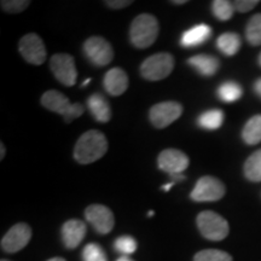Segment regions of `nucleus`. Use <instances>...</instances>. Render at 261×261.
Returning a JSON list of instances; mask_svg holds the SVG:
<instances>
[{
  "label": "nucleus",
  "mask_w": 261,
  "mask_h": 261,
  "mask_svg": "<svg viewBox=\"0 0 261 261\" xmlns=\"http://www.w3.org/2000/svg\"><path fill=\"white\" fill-rule=\"evenodd\" d=\"M108 150L107 137L98 129L85 132L76 142L74 158L81 165H89L102 159Z\"/></svg>",
  "instance_id": "nucleus-1"
},
{
  "label": "nucleus",
  "mask_w": 261,
  "mask_h": 261,
  "mask_svg": "<svg viewBox=\"0 0 261 261\" xmlns=\"http://www.w3.org/2000/svg\"><path fill=\"white\" fill-rule=\"evenodd\" d=\"M160 32L159 21L155 16L142 14L133 19L129 28V40L138 48L151 46Z\"/></svg>",
  "instance_id": "nucleus-2"
},
{
  "label": "nucleus",
  "mask_w": 261,
  "mask_h": 261,
  "mask_svg": "<svg viewBox=\"0 0 261 261\" xmlns=\"http://www.w3.org/2000/svg\"><path fill=\"white\" fill-rule=\"evenodd\" d=\"M174 69V58L168 52H160L146 58L140 65V74L149 81H160L169 76Z\"/></svg>",
  "instance_id": "nucleus-3"
},
{
  "label": "nucleus",
  "mask_w": 261,
  "mask_h": 261,
  "mask_svg": "<svg viewBox=\"0 0 261 261\" xmlns=\"http://www.w3.org/2000/svg\"><path fill=\"white\" fill-rule=\"evenodd\" d=\"M197 226L202 236L210 241H223L230 232L227 221L212 211H204L197 215Z\"/></svg>",
  "instance_id": "nucleus-4"
},
{
  "label": "nucleus",
  "mask_w": 261,
  "mask_h": 261,
  "mask_svg": "<svg viewBox=\"0 0 261 261\" xmlns=\"http://www.w3.org/2000/svg\"><path fill=\"white\" fill-rule=\"evenodd\" d=\"M225 185L218 178L202 177L192 189L190 197L195 202H214L219 201L225 195Z\"/></svg>",
  "instance_id": "nucleus-5"
},
{
  "label": "nucleus",
  "mask_w": 261,
  "mask_h": 261,
  "mask_svg": "<svg viewBox=\"0 0 261 261\" xmlns=\"http://www.w3.org/2000/svg\"><path fill=\"white\" fill-rule=\"evenodd\" d=\"M50 68L55 77L64 86H73L76 83L77 70L74 58L68 54H56L51 57Z\"/></svg>",
  "instance_id": "nucleus-6"
},
{
  "label": "nucleus",
  "mask_w": 261,
  "mask_h": 261,
  "mask_svg": "<svg viewBox=\"0 0 261 261\" xmlns=\"http://www.w3.org/2000/svg\"><path fill=\"white\" fill-rule=\"evenodd\" d=\"M84 52L91 63L97 67H104L109 64L114 58L112 45L104 38H89L84 44Z\"/></svg>",
  "instance_id": "nucleus-7"
},
{
  "label": "nucleus",
  "mask_w": 261,
  "mask_h": 261,
  "mask_svg": "<svg viewBox=\"0 0 261 261\" xmlns=\"http://www.w3.org/2000/svg\"><path fill=\"white\" fill-rule=\"evenodd\" d=\"M19 54L28 63L34 65H40L46 60V47L44 41L35 33L25 34L19 40Z\"/></svg>",
  "instance_id": "nucleus-8"
},
{
  "label": "nucleus",
  "mask_w": 261,
  "mask_h": 261,
  "mask_svg": "<svg viewBox=\"0 0 261 261\" xmlns=\"http://www.w3.org/2000/svg\"><path fill=\"white\" fill-rule=\"evenodd\" d=\"M182 114V107L178 102H162L155 104L154 107L150 109L149 117L150 121L156 128H166V127L171 125L178 120Z\"/></svg>",
  "instance_id": "nucleus-9"
},
{
  "label": "nucleus",
  "mask_w": 261,
  "mask_h": 261,
  "mask_svg": "<svg viewBox=\"0 0 261 261\" xmlns=\"http://www.w3.org/2000/svg\"><path fill=\"white\" fill-rule=\"evenodd\" d=\"M158 165L160 169L173 177V175L182 174V172L190 165V160L180 150L165 149L159 155Z\"/></svg>",
  "instance_id": "nucleus-10"
},
{
  "label": "nucleus",
  "mask_w": 261,
  "mask_h": 261,
  "mask_svg": "<svg viewBox=\"0 0 261 261\" xmlns=\"http://www.w3.org/2000/svg\"><path fill=\"white\" fill-rule=\"evenodd\" d=\"M32 238V228L27 224H16L2 240V248L6 253H16L27 246Z\"/></svg>",
  "instance_id": "nucleus-11"
},
{
  "label": "nucleus",
  "mask_w": 261,
  "mask_h": 261,
  "mask_svg": "<svg viewBox=\"0 0 261 261\" xmlns=\"http://www.w3.org/2000/svg\"><path fill=\"white\" fill-rule=\"evenodd\" d=\"M85 217L94 227L97 232L107 234L114 227V214L109 208L103 204H91L85 211Z\"/></svg>",
  "instance_id": "nucleus-12"
},
{
  "label": "nucleus",
  "mask_w": 261,
  "mask_h": 261,
  "mask_svg": "<svg viewBox=\"0 0 261 261\" xmlns=\"http://www.w3.org/2000/svg\"><path fill=\"white\" fill-rule=\"evenodd\" d=\"M41 106L46 108L50 112L60 114L65 119V116L69 114L71 107H73V103H70L68 97L61 93L60 91L50 90L42 94Z\"/></svg>",
  "instance_id": "nucleus-13"
},
{
  "label": "nucleus",
  "mask_w": 261,
  "mask_h": 261,
  "mask_svg": "<svg viewBox=\"0 0 261 261\" xmlns=\"http://www.w3.org/2000/svg\"><path fill=\"white\" fill-rule=\"evenodd\" d=\"M85 234H86V225L81 220H68L62 226V240L64 246L69 249H74L79 246L83 242Z\"/></svg>",
  "instance_id": "nucleus-14"
},
{
  "label": "nucleus",
  "mask_w": 261,
  "mask_h": 261,
  "mask_svg": "<svg viewBox=\"0 0 261 261\" xmlns=\"http://www.w3.org/2000/svg\"><path fill=\"white\" fill-rule=\"evenodd\" d=\"M104 89L112 96H121L128 87V76L121 68H113L104 76Z\"/></svg>",
  "instance_id": "nucleus-15"
},
{
  "label": "nucleus",
  "mask_w": 261,
  "mask_h": 261,
  "mask_svg": "<svg viewBox=\"0 0 261 261\" xmlns=\"http://www.w3.org/2000/svg\"><path fill=\"white\" fill-rule=\"evenodd\" d=\"M212 35V28L210 25L201 23L196 24L187 32L182 33L180 38V45L184 47H196L205 42Z\"/></svg>",
  "instance_id": "nucleus-16"
},
{
  "label": "nucleus",
  "mask_w": 261,
  "mask_h": 261,
  "mask_svg": "<svg viewBox=\"0 0 261 261\" xmlns=\"http://www.w3.org/2000/svg\"><path fill=\"white\" fill-rule=\"evenodd\" d=\"M188 63L191 65L198 74L203 75V76H212L219 70L220 62L217 57L212 56V55H196L189 58Z\"/></svg>",
  "instance_id": "nucleus-17"
},
{
  "label": "nucleus",
  "mask_w": 261,
  "mask_h": 261,
  "mask_svg": "<svg viewBox=\"0 0 261 261\" xmlns=\"http://www.w3.org/2000/svg\"><path fill=\"white\" fill-rule=\"evenodd\" d=\"M87 107H89L91 115L98 122H108L112 119V109H110L109 103L106 97L100 93H94L89 97L87 100Z\"/></svg>",
  "instance_id": "nucleus-18"
},
{
  "label": "nucleus",
  "mask_w": 261,
  "mask_h": 261,
  "mask_svg": "<svg viewBox=\"0 0 261 261\" xmlns=\"http://www.w3.org/2000/svg\"><path fill=\"white\" fill-rule=\"evenodd\" d=\"M217 47L221 54L226 56H233L241 48V38L236 33H223L217 40Z\"/></svg>",
  "instance_id": "nucleus-19"
},
{
  "label": "nucleus",
  "mask_w": 261,
  "mask_h": 261,
  "mask_svg": "<svg viewBox=\"0 0 261 261\" xmlns=\"http://www.w3.org/2000/svg\"><path fill=\"white\" fill-rule=\"evenodd\" d=\"M242 138L248 145L261 142V115H255L247 121L242 130Z\"/></svg>",
  "instance_id": "nucleus-20"
},
{
  "label": "nucleus",
  "mask_w": 261,
  "mask_h": 261,
  "mask_svg": "<svg viewBox=\"0 0 261 261\" xmlns=\"http://www.w3.org/2000/svg\"><path fill=\"white\" fill-rule=\"evenodd\" d=\"M224 122V113L220 109H212L202 113L197 119V123L201 128L215 130L220 128Z\"/></svg>",
  "instance_id": "nucleus-21"
},
{
  "label": "nucleus",
  "mask_w": 261,
  "mask_h": 261,
  "mask_svg": "<svg viewBox=\"0 0 261 261\" xmlns=\"http://www.w3.org/2000/svg\"><path fill=\"white\" fill-rule=\"evenodd\" d=\"M218 97L220 100L225 103H233L237 102L243 94V90L240 84L234 83V81H225L218 87L217 91Z\"/></svg>",
  "instance_id": "nucleus-22"
},
{
  "label": "nucleus",
  "mask_w": 261,
  "mask_h": 261,
  "mask_svg": "<svg viewBox=\"0 0 261 261\" xmlns=\"http://www.w3.org/2000/svg\"><path fill=\"white\" fill-rule=\"evenodd\" d=\"M243 172L248 180L254 182L261 181V149L256 150L247 159Z\"/></svg>",
  "instance_id": "nucleus-23"
},
{
  "label": "nucleus",
  "mask_w": 261,
  "mask_h": 261,
  "mask_svg": "<svg viewBox=\"0 0 261 261\" xmlns=\"http://www.w3.org/2000/svg\"><path fill=\"white\" fill-rule=\"evenodd\" d=\"M247 41L253 46L261 45V14L254 15L246 27Z\"/></svg>",
  "instance_id": "nucleus-24"
},
{
  "label": "nucleus",
  "mask_w": 261,
  "mask_h": 261,
  "mask_svg": "<svg viewBox=\"0 0 261 261\" xmlns=\"http://www.w3.org/2000/svg\"><path fill=\"white\" fill-rule=\"evenodd\" d=\"M212 11L215 17L220 21H228L234 12L233 3L227 2V0H214L212 3Z\"/></svg>",
  "instance_id": "nucleus-25"
},
{
  "label": "nucleus",
  "mask_w": 261,
  "mask_h": 261,
  "mask_svg": "<svg viewBox=\"0 0 261 261\" xmlns=\"http://www.w3.org/2000/svg\"><path fill=\"white\" fill-rule=\"evenodd\" d=\"M194 261H232V256L223 250L205 249L196 254Z\"/></svg>",
  "instance_id": "nucleus-26"
},
{
  "label": "nucleus",
  "mask_w": 261,
  "mask_h": 261,
  "mask_svg": "<svg viewBox=\"0 0 261 261\" xmlns=\"http://www.w3.org/2000/svg\"><path fill=\"white\" fill-rule=\"evenodd\" d=\"M84 261H108L107 254L103 248L97 243H90L83 250Z\"/></svg>",
  "instance_id": "nucleus-27"
},
{
  "label": "nucleus",
  "mask_w": 261,
  "mask_h": 261,
  "mask_svg": "<svg viewBox=\"0 0 261 261\" xmlns=\"http://www.w3.org/2000/svg\"><path fill=\"white\" fill-rule=\"evenodd\" d=\"M114 247L119 253H121L123 256H128L137 250V242L133 237L130 236H121L116 238L114 242Z\"/></svg>",
  "instance_id": "nucleus-28"
},
{
  "label": "nucleus",
  "mask_w": 261,
  "mask_h": 261,
  "mask_svg": "<svg viewBox=\"0 0 261 261\" xmlns=\"http://www.w3.org/2000/svg\"><path fill=\"white\" fill-rule=\"evenodd\" d=\"M31 2L28 0H3L2 9L9 14H19L28 8Z\"/></svg>",
  "instance_id": "nucleus-29"
},
{
  "label": "nucleus",
  "mask_w": 261,
  "mask_h": 261,
  "mask_svg": "<svg viewBox=\"0 0 261 261\" xmlns=\"http://www.w3.org/2000/svg\"><path fill=\"white\" fill-rule=\"evenodd\" d=\"M259 4L257 0H237V2L233 3L234 10H237L238 12H248L250 10H253L255 6Z\"/></svg>",
  "instance_id": "nucleus-30"
},
{
  "label": "nucleus",
  "mask_w": 261,
  "mask_h": 261,
  "mask_svg": "<svg viewBox=\"0 0 261 261\" xmlns=\"http://www.w3.org/2000/svg\"><path fill=\"white\" fill-rule=\"evenodd\" d=\"M83 113H84V107L81 106L80 103H73V107H71L69 114H68L67 117H65L64 120L67 122H70V121H73V120L77 119V117L83 115Z\"/></svg>",
  "instance_id": "nucleus-31"
},
{
  "label": "nucleus",
  "mask_w": 261,
  "mask_h": 261,
  "mask_svg": "<svg viewBox=\"0 0 261 261\" xmlns=\"http://www.w3.org/2000/svg\"><path fill=\"white\" fill-rule=\"evenodd\" d=\"M104 3L112 9H122L132 4V2H129V0H108Z\"/></svg>",
  "instance_id": "nucleus-32"
},
{
  "label": "nucleus",
  "mask_w": 261,
  "mask_h": 261,
  "mask_svg": "<svg viewBox=\"0 0 261 261\" xmlns=\"http://www.w3.org/2000/svg\"><path fill=\"white\" fill-rule=\"evenodd\" d=\"M254 91H255L257 96L261 98V77L260 79H257L255 81V84H254Z\"/></svg>",
  "instance_id": "nucleus-33"
},
{
  "label": "nucleus",
  "mask_w": 261,
  "mask_h": 261,
  "mask_svg": "<svg viewBox=\"0 0 261 261\" xmlns=\"http://www.w3.org/2000/svg\"><path fill=\"white\" fill-rule=\"evenodd\" d=\"M174 184H175V182H168V184L163 185L162 189H163V190H165V191H168V190H171V188H172Z\"/></svg>",
  "instance_id": "nucleus-34"
},
{
  "label": "nucleus",
  "mask_w": 261,
  "mask_h": 261,
  "mask_svg": "<svg viewBox=\"0 0 261 261\" xmlns=\"http://www.w3.org/2000/svg\"><path fill=\"white\" fill-rule=\"evenodd\" d=\"M0 149H2V154H0V159H4V155H5V146H4V144H0Z\"/></svg>",
  "instance_id": "nucleus-35"
},
{
  "label": "nucleus",
  "mask_w": 261,
  "mask_h": 261,
  "mask_svg": "<svg viewBox=\"0 0 261 261\" xmlns=\"http://www.w3.org/2000/svg\"><path fill=\"white\" fill-rule=\"evenodd\" d=\"M172 4H175V5H182V4H187V0H177V2H171Z\"/></svg>",
  "instance_id": "nucleus-36"
},
{
  "label": "nucleus",
  "mask_w": 261,
  "mask_h": 261,
  "mask_svg": "<svg viewBox=\"0 0 261 261\" xmlns=\"http://www.w3.org/2000/svg\"><path fill=\"white\" fill-rule=\"evenodd\" d=\"M116 261H135V260L130 259L129 256H121V257H119Z\"/></svg>",
  "instance_id": "nucleus-37"
},
{
  "label": "nucleus",
  "mask_w": 261,
  "mask_h": 261,
  "mask_svg": "<svg viewBox=\"0 0 261 261\" xmlns=\"http://www.w3.org/2000/svg\"><path fill=\"white\" fill-rule=\"evenodd\" d=\"M47 261H65L63 257H60V256H56V257H52V259L47 260Z\"/></svg>",
  "instance_id": "nucleus-38"
},
{
  "label": "nucleus",
  "mask_w": 261,
  "mask_h": 261,
  "mask_svg": "<svg viewBox=\"0 0 261 261\" xmlns=\"http://www.w3.org/2000/svg\"><path fill=\"white\" fill-rule=\"evenodd\" d=\"M90 81H91V79H86V80H85V81H84V84L81 85V87H85V86H87V85H89Z\"/></svg>",
  "instance_id": "nucleus-39"
},
{
  "label": "nucleus",
  "mask_w": 261,
  "mask_h": 261,
  "mask_svg": "<svg viewBox=\"0 0 261 261\" xmlns=\"http://www.w3.org/2000/svg\"><path fill=\"white\" fill-rule=\"evenodd\" d=\"M148 215H149V217H152V215H154V212H149V213H148Z\"/></svg>",
  "instance_id": "nucleus-40"
},
{
  "label": "nucleus",
  "mask_w": 261,
  "mask_h": 261,
  "mask_svg": "<svg viewBox=\"0 0 261 261\" xmlns=\"http://www.w3.org/2000/svg\"><path fill=\"white\" fill-rule=\"evenodd\" d=\"M259 64L261 65V54H260V56H259Z\"/></svg>",
  "instance_id": "nucleus-41"
},
{
  "label": "nucleus",
  "mask_w": 261,
  "mask_h": 261,
  "mask_svg": "<svg viewBox=\"0 0 261 261\" xmlns=\"http://www.w3.org/2000/svg\"><path fill=\"white\" fill-rule=\"evenodd\" d=\"M2 261H9V260H5V259H3V260H2Z\"/></svg>",
  "instance_id": "nucleus-42"
}]
</instances>
